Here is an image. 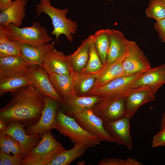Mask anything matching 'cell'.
Listing matches in <instances>:
<instances>
[{
	"label": "cell",
	"instance_id": "cell-1",
	"mask_svg": "<svg viewBox=\"0 0 165 165\" xmlns=\"http://www.w3.org/2000/svg\"><path fill=\"white\" fill-rule=\"evenodd\" d=\"M11 92L10 100L0 110V120L8 124L20 123L25 127L37 122L44 108L45 96L33 84Z\"/></svg>",
	"mask_w": 165,
	"mask_h": 165
},
{
	"label": "cell",
	"instance_id": "cell-2",
	"mask_svg": "<svg viewBox=\"0 0 165 165\" xmlns=\"http://www.w3.org/2000/svg\"><path fill=\"white\" fill-rule=\"evenodd\" d=\"M68 12V8L61 9L53 6L51 0H40L35 9L38 16L44 13L50 17L53 28L51 34L55 36L57 42L59 37L64 35L69 42H72L73 35L78 30L77 23L66 17Z\"/></svg>",
	"mask_w": 165,
	"mask_h": 165
},
{
	"label": "cell",
	"instance_id": "cell-3",
	"mask_svg": "<svg viewBox=\"0 0 165 165\" xmlns=\"http://www.w3.org/2000/svg\"><path fill=\"white\" fill-rule=\"evenodd\" d=\"M55 129L68 138L74 144L87 148L99 145L102 141L84 130L73 117L66 115L58 110Z\"/></svg>",
	"mask_w": 165,
	"mask_h": 165
},
{
	"label": "cell",
	"instance_id": "cell-4",
	"mask_svg": "<svg viewBox=\"0 0 165 165\" xmlns=\"http://www.w3.org/2000/svg\"><path fill=\"white\" fill-rule=\"evenodd\" d=\"M0 33L11 40L32 45L49 42L53 39L46 28L37 21L33 22L31 26L23 28L12 23L6 26L0 25Z\"/></svg>",
	"mask_w": 165,
	"mask_h": 165
},
{
	"label": "cell",
	"instance_id": "cell-5",
	"mask_svg": "<svg viewBox=\"0 0 165 165\" xmlns=\"http://www.w3.org/2000/svg\"><path fill=\"white\" fill-rule=\"evenodd\" d=\"M65 150L54 137L50 130L44 133L38 144L23 159L22 165H47Z\"/></svg>",
	"mask_w": 165,
	"mask_h": 165
},
{
	"label": "cell",
	"instance_id": "cell-6",
	"mask_svg": "<svg viewBox=\"0 0 165 165\" xmlns=\"http://www.w3.org/2000/svg\"><path fill=\"white\" fill-rule=\"evenodd\" d=\"M73 117L84 130L95 136L102 141L116 143L105 129L104 121L94 112L92 108L68 109Z\"/></svg>",
	"mask_w": 165,
	"mask_h": 165
},
{
	"label": "cell",
	"instance_id": "cell-7",
	"mask_svg": "<svg viewBox=\"0 0 165 165\" xmlns=\"http://www.w3.org/2000/svg\"><path fill=\"white\" fill-rule=\"evenodd\" d=\"M142 73L116 79L99 87L91 90L85 96H97L100 101L114 98H126L134 88L130 86Z\"/></svg>",
	"mask_w": 165,
	"mask_h": 165
},
{
	"label": "cell",
	"instance_id": "cell-8",
	"mask_svg": "<svg viewBox=\"0 0 165 165\" xmlns=\"http://www.w3.org/2000/svg\"><path fill=\"white\" fill-rule=\"evenodd\" d=\"M122 67L124 76L143 73L151 68V64L143 51L135 42L128 40Z\"/></svg>",
	"mask_w": 165,
	"mask_h": 165
},
{
	"label": "cell",
	"instance_id": "cell-9",
	"mask_svg": "<svg viewBox=\"0 0 165 165\" xmlns=\"http://www.w3.org/2000/svg\"><path fill=\"white\" fill-rule=\"evenodd\" d=\"M24 70L31 79L33 84L43 95L64 104V99L54 88L50 81L49 74L42 67L37 64H29Z\"/></svg>",
	"mask_w": 165,
	"mask_h": 165
},
{
	"label": "cell",
	"instance_id": "cell-10",
	"mask_svg": "<svg viewBox=\"0 0 165 165\" xmlns=\"http://www.w3.org/2000/svg\"><path fill=\"white\" fill-rule=\"evenodd\" d=\"M59 102L51 97L45 96L44 106L40 119L34 124L27 127L25 129L26 133L28 135L43 134L55 129Z\"/></svg>",
	"mask_w": 165,
	"mask_h": 165
},
{
	"label": "cell",
	"instance_id": "cell-11",
	"mask_svg": "<svg viewBox=\"0 0 165 165\" xmlns=\"http://www.w3.org/2000/svg\"><path fill=\"white\" fill-rule=\"evenodd\" d=\"M160 86H151L134 88L127 97L125 116L130 119L144 105L156 99L155 95Z\"/></svg>",
	"mask_w": 165,
	"mask_h": 165
},
{
	"label": "cell",
	"instance_id": "cell-12",
	"mask_svg": "<svg viewBox=\"0 0 165 165\" xmlns=\"http://www.w3.org/2000/svg\"><path fill=\"white\" fill-rule=\"evenodd\" d=\"M126 98L100 100L94 105L92 109L104 122L118 120L125 116Z\"/></svg>",
	"mask_w": 165,
	"mask_h": 165
},
{
	"label": "cell",
	"instance_id": "cell-13",
	"mask_svg": "<svg viewBox=\"0 0 165 165\" xmlns=\"http://www.w3.org/2000/svg\"><path fill=\"white\" fill-rule=\"evenodd\" d=\"M49 75L54 73L71 75L75 73L72 69L68 56L53 47L45 55L40 65Z\"/></svg>",
	"mask_w": 165,
	"mask_h": 165
},
{
	"label": "cell",
	"instance_id": "cell-14",
	"mask_svg": "<svg viewBox=\"0 0 165 165\" xmlns=\"http://www.w3.org/2000/svg\"><path fill=\"white\" fill-rule=\"evenodd\" d=\"M25 126L19 123L9 124L5 131L0 134L9 135L16 139L21 147V156L23 159L38 143L42 134H27L24 127Z\"/></svg>",
	"mask_w": 165,
	"mask_h": 165
},
{
	"label": "cell",
	"instance_id": "cell-15",
	"mask_svg": "<svg viewBox=\"0 0 165 165\" xmlns=\"http://www.w3.org/2000/svg\"><path fill=\"white\" fill-rule=\"evenodd\" d=\"M130 119L125 116L118 120L104 122L105 127L118 145H123L128 149L132 148V139L130 130Z\"/></svg>",
	"mask_w": 165,
	"mask_h": 165
},
{
	"label": "cell",
	"instance_id": "cell-16",
	"mask_svg": "<svg viewBox=\"0 0 165 165\" xmlns=\"http://www.w3.org/2000/svg\"><path fill=\"white\" fill-rule=\"evenodd\" d=\"M110 38V45L106 62L103 67L125 57L127 51V39L121 31L108 29Z\"/></svg>",
	"mask_w": 165,
	"mask_h": 165
},
{
	"label": "cell",
	"instance_id": "cell-17",
	"mask_svg": "<svg viewBox=\"0 0 165 165\" xmlns=\"http://www.w3.org/2000/svg\"><path fill=\"white\" fill-rule=\"evenodd\" d=\"M27 0H14L7 8L0 13V24L6 26L12 24L17 27H20L25 15V7Z\"/></svg>",
	"mask_w": 165,
	"mask_h": 165
},
{
	"label": "cell",
	"instance_id": "cell-18",
	"mask_svg": "<svg viewBox=\"0 0 165 165\" xmlns=\"http://www.w3.org/2000/svg\"><path fill=\"white\" fill-rule=\"evenodd\" d=\"M78 73L69 75L54 73L49 75L52 86L64 100L76 94L75 85Z\"/></svg>",
	"mask_w": 165,
	"mask_h": 165
},
{
	"label": "cell",
	"instance_id": "cell-19",
	"mask_svg": "<svg viewBox=\"0 0 165 165\" xmlns=\"http://www.w3.org/2000/svg\"><path fill=\"white\" fill-rule=\"evenodd\" d=\"M165 84V64L151 68L142 73L131 84L132 88L151 86H160Z\"/></svg>",
	"mask_w": 165,
	"mask_h": 165
},
{
	"label": "cell",
	"instance_id": "cell-20",
	"mask_svg": "<svg viewBox=\"0 0 165 165\" xmlns=\"http://www.w3.org/2000/svg\"><path fill=\"white\" fill-rule=\"evenodd\" d=\"M54 46V42L38 45L20 44L21 56L29 64L40 65L46 54Z\"/></svg>",
	"mask_w": 165,
	"mask_h": 165
},
{
	"label": "cell",
	"instance_id": "cell-21",
	"mask_svg": "<svg viewBox=\"0 0 165 165\" xmlns=\"http://www.w3.org/2000/svg\"><path fill=\"white\" fill-rule=\"evenodd\" d=\"M92 35L82 43L73 53L68 57L72 69L75 73H80L87 64L89 55L90 44Z\"/></svg>",
	"mask_w": 165,
	"mask_h": 165
},
{
	"label": "cell",
	"instance_id": "cell-22",
	"mask_svg": "<svg viewBox=\"0 0 165 165\" xmlns=\"http://www.w3.org/2000/svg\"><path fill=\"white\" fill-rule=\"evenodd\" d=\"M29 64L21 56H9L0 57V79L21 71Z\"/></svg>",
	"mask_w": 165,
	"mask_h": 165
},
{
	"label": "cell",
	"instance_id": "cell-23",
	"mask_svg": "<svg viewBox=\"0 0 165 165\" xmlns=\"http://www.w3.org/2000/svg\"><path fill=\"white\" fill-rule=\"evenodd\" d=\"M125 57L107 66L103 67L99 72L91 90L99 87L116 79L124 76L122 63Z\"/></svg>",
	"mask_w": 165,
	"mask_h": 165
},
{
	"label": "cell",
	"instance_id": "cell-24",
	"mask_svg": "<svg viewBox=\"0 0 165 165\" xmlns=\"http://www.w3.org/2000/svg\"><path fill=\"white\" fill-rule=\"evenodd\" d=\"M30 84H33L32 81L23 69L14 75L0 79V95Z\"/></svg>",
	"mask_w": 165,
	"mask_h": 165
},
{
	"label": "cell",
	"instance_id": "cell-25",
	"mask_svg": "<svg viewBox=\"0 0 165 165\" xmlns=\"http://www.w3.org/2000/svg\"><path fill=\"white\" fill-rule=\"evenodd\" d=\"M87 148L80 145L75 144L74 146L68 150H65L56 156L47 165H68L74 160L81 157Z\"/></svg>",
	"mask_w": 165,
	"mask_h": 165
},
{
	"label": "cell",
	"instance_id": "cell-26",
	"mask_svg": "<svg viewBox=\"0 0 165 165\" xmlns=\"http://www.w3.org/2000/svg\"><path fill=\"white\" fill-rule=\"evenodd\" d=\"M64 100L63 105L67 107L68 110L91 108L100 101V98L97 96H79L76 94Z\"/></svg>",
	"mask_w": 165,
	"mask_h": 165
},
{
	"label": "cell",
	"instance_id": "cell-27",
	"mask_svg": "<svg viewBox=\"0 0 165 165\" xmlns=\"http://www.w3.org/2000/svg\"><path fill=\"white\" fill-rule=\"evenodd\" d=\"M94 43L103 64L106 62V57L110 45V38L108 29H102L96 31L93 35Z\"/></svg>",
	"mask_w": 165,
	"mask_h": 165
},
{
	"label": "cell",
	"instance_id": "cell-28",
	"mask_svg": "<svg viewBox=\"0 0 165 165\" xmlns=\"http://www.w3.org/2000/svg\"><path fill=\"white\" fill-rule=\"evenodd\" d=\"M99 72L91 74L78 73L75 85L76 95L85 96L93 88Z\"/></svg>",
	"mask_w": 165,
	"mask_h": 165
},
{
	"label": "cell",
	"instance_id": "cell-29",
	"mask_svg": "<svg viewBox=\"0 0 165 165\" xmlns=\"http://www.w3.org/2000/svg\"><path fill=\"white\" fill-rule=\"evenodd\" d=\"M103 66L104 64L95 47L93 41V35H92L90 44L88 61L86 66L81 73L91 74L98 72Z\"/></svg>",
	"mask_w": 165,
	"mask_h": 165
},
{
	"label": "cell",
	"instance_id": "cell-30",
	"mask_svg": "<svg viewBox=\"0 0 165 165\" xmlns=\"http://www.w3.org/2000/svg\"><path fill=\"white\" fill-rule=\"evenodd\" d=\"M20 44L9 39L4 35L0 33V57L9 56H21Z\"/></svg>",
	"mask_w": 165,
	"mask_h": 165
},
{
	"label": "cell",
	"instance_id": "cell-31",
	"mask_svg": "<svg viewBox=\"0 0 165 165\" xmlns=\"http://www.w3.org/2000/svg\"><path fill=\"white\" fill-rule=\"evenodd\" d=\"M145 14L156 21L165 19V3L162 0H149Z\"/></svg>",
	"mask_w": 165,
	"mask_h": 165
},
{
	"label": "cell",
	"instance_id": "cell-32",
	"mask_svg": "<svg viewBox=\"0 0 165 165\" xmlns=\"http://www.w3.org/2000/svg\"><path fill=\"white\" fill-rule=\"evenodd\" d=\"M142 163L134 158H127L126 160L114 158L103 159L98 165H141Z\"/></svg>",
	"mask_w": 165,
	"mask_h": 165
},
{
	"label": "cell",
	"instance_id": "cell-33",
	"mask_svg": "<svg viewBox=\"0 0 165 165\" xmlns=\"http://www.w3.org/2000/svg\"><path fill=\"white\" fill-rule=\"evenodd\" d=\"M0 159L3 165H21L23 160L21 154L11 156L1 150L0 151Z\"/></svg>",
	"mask_w": 165,
	"mask_h": 165
},
{
	"label": "cell",
	"instance_id": "cell-34",
	"mask_svg": "<svg viewBox=\"0 0 165 165\" xmlns=\"http://www.w3.org/2000/svg\"><path fill=\"white\" fill-rule=\"evenodd\" d=\"M5 137L8 142L11 152L13 155L21 154V147L20 143L13 137L9 135L6 134Z\"/></svg>",
	"mask_w": 165,
	"mask_h": 165
},
{
	"label": "cell",
	"instance_id": "cell-35",
	"mask_svg": "<svg viewBox=\"0 0 165 165\" xmlns=\"http://www.w3.org/2000/svg\"><path fill=\"white\" fill-rule=\"evenodd\" d=\"M165 146V128L160 130L153 138L152 146L155 148Z\"/></svg>",
	"mask_w": 165,
	"mask_h": 165
},
{
	"label": "cell",
	"instance_id": "cell-36",
	"mask_svg": "<svg viewBox=\"0 0 165 165\" xmlns=\"http://www.w3.org/2000/svg\"><path fill=\"white\" fill-rule=\"evenodd\" d=\"M161 41L165 43V19L156 21L154 25Z\"/></svg>",
	"mask_w": 165,
	"mask_h": 165
},
{
	"label": "cell",
	"instance_id": "cell-37",
	"mask_svg": "<svg viewBox=\"0 0 165 165\" xmlns=\"http://www.w3.org/2000/svg\"><path fill=\"white\" fill-rule=\"evenodd\" d=\"M0 150L5 153L10 154L11 152L5 135L0 134Z\"/></svg>",
	"mask_w": 165,
	"mask_h": 165
},
{
	"label": "cell",
	"instance_id": "cell-38",
	"mask_svg": "<svg viewBox=\"0 0 165 165\" xmlns=\"http://www.w3.org/2000/svg\"><path fill=\"white\" fill-rule=\"evenodd\" d=\"M12 0H0V11L2 12L9 7L13 3Z\"/></svg>",
	"mask_w": 165,
	"mask_h": 165
},
{
	"label": "cell",
	"instance_id": "cell-39",
	"mask_svg": "<svg viewBox=\"0 0 165 165\" xmlns=\"http://www.w3.org/2000/svg\"><path fill=\"white\" fill-rule=\"evenodd\" d=\"M8 125L4 121L0 120V133H2L5 131Z\"/></svg>",
	"mask_w": 165,
	"mask_h": 165
},
{
	"label": "cell",
	"instance_id": "cell-40",
	"mask_svg": "<svg viewBox=\"0 0 165 165\" xmlns=\"http://www.w3.org/2000/svg\"><path fill=\"white\" fill-rule=\"evenodd\" d=\"M165 128V114L162 116L160 124V130Z\"/></svg>",
	"mask_w": 165,
	"mask_h": 165
},
{
	"label": "cell",
	"instance_id": "cell-41",
	"mask_svg": "<svg viewBox=\"0 0 165 165\" xmlns=\"http://www.w3.org/2000/svg\"><path fill=\"white\" fill-rule=\"evenodd\" d=\"M165 3V0H162Z\"/></svg>",
	"mask_w": 165,
	"mask_h": 165
},
{
	"label": "cell",
	"instance_id": "cell-42",
	"mask_svg": "<svg viewBox=\"0 0 165 165\" xmlns=\"http://www.w3.org/2000/svg\"><path fill=\"white\" fill-rule=\"evenodd\" d=\"M108 0L109 1H113L114 0Z\"/></svg>",
	"mask_w": 165,
	"mask_h": 165
},
{
	"label": "cell",
	"instance_id": "cell-43",
	"mask_svg": "<svg viewBox=\"0 0 165 165\" xmlns=\"http://www.w3.org/2000/svg\"><path fill=\"white\" fill-rule=\"evenodd\" d=\"M164 113L165 114V112H164Z\"/></svg>",
	"mask_w": 165,
	"mask_h": 165
}]
</instances>
